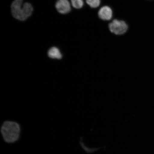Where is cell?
I'll return each mask as SVG.
<instances>
[{"instance_id": "1", "label": "cell", "mask_w": 154, "mask_h": 154, "mask_svg": "<svg viewBox=\"0 0 154 154\" xmlns=\"http://www.w3.org/2000/svg\"><path fill=\"white\" fill-rule=\"evenodd\" d=\"M22 129L21 125L16 121L5 120L0 128L2 138L5 143L14 144L20 139Z\"/></svg>"}, {"instance_id": "2", "label": "cell", "mask_w": 154, "mask_h": 154, "mask_svg": "<svg viewBox=\"0 0 154 154\" xmlns=\"http://www.w3.org/2000/svg\"><path fill=\"white\" fill-rule=\"evenodd\" d=\"M11 8L13 18L20 22H24L31 17L34 10L31 3L24 2V0H13Z\"/></svg>"}, {"instance_id": "3", "label": "cell", "mask_w": 154, "mask_h": 154, "mask_svg": "<svg viewBox=\"0 0 154 154\" xmlns=\"http://www.w3.org/2000/svg\"><path fill=\"white\" fill-rule=\"evenodd\" d=\"M110 32L117 35H121L126 33L128 30V25L122 20L115 19L109 24Z\"/></svg>"}, {"instance_id": "4", "label": "cell", "mask_w": 154, "mask_h": 154, "mask_svg": "<svg viewBox=\"0 0 154 154\" xmlns=\"http://www.w3.org/2000/svg\"><path fill=\"white\" fill-rule=\"evenodd\" d=\"M55 7L57 12L61 15L68 14L72 10V5L69 0H57Z\"/></svg>"}, {"instance_id": "5", "label": "cell", "mask_w": 154, "mask_h": 154, "mask_svg": "<svg viewBox=\"0 0 154 154\" xmlns=\"http://www.w3.org/2000/svg\"><path fill=\"white\" fill-rule=\"evenodd\" d=\"M112 10L107 6L102 7L98 12L99 18L104 20H110L112 18Z\"/></svg>"}, {"instance_id": "6", "label": "cell", "mask_w": 154, "mask_h": 154, "mask_svg": "<svg viewBox=\"0 0 154 154\" xmlns=\"http://www.w3.org/2000/svg\"><path fill=\"white\" fill-rule=\"evenodd\" d=\"M48 56L52 59H60L62 57V55L59 49L55 47L50 48L48 51Z\"/></svg>"}, {"instance_id": "7", "label": "cell", "mask_w": 154, "mask_h": 154, "mask_svg": "<svg viewBox=\"0 0 154 154\" xmlns=\"http://www.w3.org/2000/svg\"><path fill=\"white\" fill-rule=\"evenodd\" d=\"M72 6L75 9L82 8L84 5L83 0H70Z\"/></svg>"}, {"instance_id": "8", "label": "cell", "mask_w": 154, "mask_h": 154, "mask_svg": "<svg viewBox=\"0 0 154 154\" xmlns=\"http://www.w3.org/2000/svg\"><path fill=\"white\" fill-rule=\"evenodd\" d=\"M86 2L92 8H96L100 4V0H86Z\"/></svg>"}]
</instances>
